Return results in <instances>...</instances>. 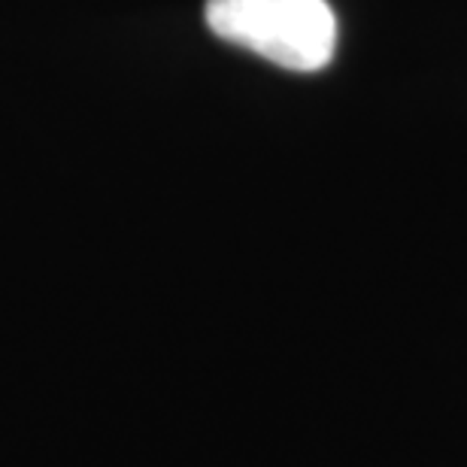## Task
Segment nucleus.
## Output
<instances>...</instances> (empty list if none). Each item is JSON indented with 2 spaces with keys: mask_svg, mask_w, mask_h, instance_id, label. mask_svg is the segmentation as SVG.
I'll return each mask as SVG.
<instances>
[{
  "mask_svg": "<svg viewBox=\"0 0 467 467\" xmlns=\"http://www.w3.org/2000/svg\"><path fill=\"white\" fill-rule=\"evenodd\" d=\"M210 31L285 70H322L337 49L328 0H207Z\"/></svg>",
  "mask_w": 467,
  "mask_h": 467,
  "instance_id": "nucleus-1",
  "label": "nucleus"
}]
</instances>
